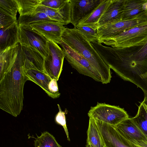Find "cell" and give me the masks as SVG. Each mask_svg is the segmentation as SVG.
Segmentation results:
<instances>
[{
    "instance_id": "1",
    "label": "cell",
    "mask_w": 147,
    "mask_h": 147,
    "mask_svg": "<svg viewBox=\"0 0 147 147\" xmlns=\"http://www.w3.org/2000/svg\"><path fill=\"white\" fill-rule=\"evenodd\" d=\"M101 55L110 68L124 80L138 86L147 85V41L125 48L103 46Z\"/></svg>"
},
{
    "instance_id": "2",
    "label": "cell",
    "mask_w": 147,
    "mask_h": 147,
    "mask_svg": "<svg viewBox=\"0 0 147 147\" xmlns=\"http://www.w3.org/2000/svg\"><path fill=\"white\" fill-rule=\"evenodd\" d=\"M26 82L20 44L15 61L10 71L0 81V108L17 117L23 108L24 88Z\"/></svg>"
},
{
    "instance_id": "3",
    "label": "cell",
    "mask_w": 147,
    "mask_h": 147,
    "mask_svg": "<svg viewBox=\"0 0 147 147\" xmlns=\"http://www.w3.org/2000/svg\"><path fill=\"white\" fill-rule=\"evenodd\" d=\"M62 40L85 58L99 74L101 83H109L112 78L111 69L85 37L76 28H66Z\"/></svg>"
},
{
    "instance_id": "4",
    "label": "cell",
    "mask_w": 147,
    "mask_h": 147,
    "mask_svg": "<svg viewBox=\"0 0 147 147\" xmlns=\"http://www.w3.org/2000/svg\"><path fill=\"white\" fill-rule=\"evenodd\" d=\"M147 41V24L131 28L98 42L112 47L125 48L141 45Z\"/></svg>"
},
{
    "instance_id": "5",
    "label": "cell",
    "mask_w": 147,
    "mask_h": 147,
    "mask_svg": "<svg viewBox=\"0 0 147 147\" xmlns=\"http://www.w3.org/2000/svg\"><path fill=\"white\" fill-rule=\"evenodd\" d=\"M147 24V10L127 20L106 24L97 29L98 42L131 28Z\"/></svg>"
},
{
    "instance_id": "6",
    "label": "cell",
    "mask_w": 147,
    "mask_h": 147,
    "mask_svg": "<svg viewBox=\"0 0 147 147\" xmlns=\"http://www.w3.org/2000/svg\"><path fill=\"white\" fill-rule=\"evenodd\" d=\"M88 115L89 118L116 126L129 118L127 112L119 106L97 102L91 107Z\"/></svg>"
},
{
    "instance_id": "7",
    "label": "cell",
    "mask_w": 147,
    "mask_h": 147,
    "mask_svg": "<svg viewBox=\"0 0 147 147\" xmlns=\"http://www.w3.org/2000/svg\"><path fill=\"white\" fill-rule=\"evenodd\" d=\"M59 44L62 48L65 58L73 68L80 74L101 82L99 74L85 58L62 40Z\"/></svg>"
},
{
    "instance_id": "8",
    "label": "cell",
    "mask_w": 147,
    "mask_h": 147,
    "mask_svg": "<svg viewBox=\"0 0 147 147\" xmlns=\"http://www.w3.org/2000/svg\"><path fill=\"white\" fill-rule=\"evenodd\" d=\"M19 43L31 47L45 58L49 54V40L30 26H19Z\"/></svg>"
},
{
    "instance_id": "9",
    "label": "cell",
    "mask_w": 147,
    "mask_h": 147,
    "mask_svg": "<svg viewBox=\"0 0 147 147\" xmlns=\"http://www.w3.org/2000/svg\"><path fill=\"white\" fill-rule=\"evenodd\" d=\"M49 54L44 58V72L52 79L58 80L63 69L65 56L58 44L48 41Z\"/></svg>"
},
{
    "instance_id": "10",
    "label": "cell",
    "mask_w": 147,
    "mask_h": 147,
    "mask_svg": "<svg viewBox=\"0 0 147 147\" xmlns=\"http://www.w3.org/2000/svg\"><path fill=\"white\" fill-rule=\"evenodd\" d=\"M95 120L106 146L108 147H144L123 137L118 131L116 126L98 120Z\"/></svg>"
},
{
    "instance_id": "11",
    "label": "cell",
    "mask_w": 147,
    "mask_h": 147,
    "mask_svg": "<svg viewBox=\"0 0 147 147\" xmlns=\"http://www.w3.org/2000/svg\"><path fill=\"white\" fill-rule=\"evenodd\" d=\"M62 23L54 21H44L32 23L29 25L48 40L57 44L62 41L61 36L66 28Z\"/></svg>"
},
{
    "instance_id": "12",
    "label": "cell",
    "mask_w": 147,
    "mask_h": 147,
    "mask_svg": "<svg viewBox=\"0 0 147 147\" xmlns=\"http://www.w3.org/2000/svg\"><path fill=\"white\" fill-rule=\"evenodd\" d=\"M102 0H69L71 23L74 28L83 18L90 14Z\"/></svg>"
},
{
    "instance_id": "13",
    "label": "cell",
    "mask_w": 147,
    "mask_h": 147,
    "mask_svg": "<svg viewBox=\"0 0 147 147\" xmlns=\"http://www.w3.org/2000/svg\"><path fill=\"white\" fill-rule=\"evenodd\" d=\"M116 127L119 133L126 139L144 147H147V137L132 118L123 121Z\"/></svg>"
},
{
    "instance_id": "14",
    "label": "cell",
    "mask_w": 147,
    "mask_h": 147,
    "mask_svg": "<svg viewBox=\"0 0 147 147\" xmlns=\"http://www.w3.org/2000/svg\"><path fill=\"white\" fill-rule=\"evenodd\" d=\"M20 47L24 71L30 69H35L44 72L45 58L42 55L31 47L20 44Z\"/></svg>"
},
{
    "instance_id": "15",
    "label": "cell",
    "mask_w": 147,
    "mask_h": 147,
    "mask_svg": "<svg viewBox=\"0 0 147 147\" xmlns=\"http://www.w3.org/2000/svg\"><path fill=\"white\" fill-rule=\"evenodd\" d=\"M19 28L18 21L11 25L0 28V52L19 43Z\"/></svg>"
},
{
    "instance_id": "16",
    "label": "cell",
    "mask_w": 147,
    "mask_h": 147,
    "mask_svg": "<svg viewBox=\"0 0 147 147\" xmlns=\"http://www.w3.org/2000/svg\"><path fill=\"white\" fill-rule=\"evenodd\" d=\"M35 12H42L45 13L52 20L66 25L71 23V6L69 0L61 8L53 9L40 5Z\"/></svg>"
},
{
    "instance_id": "17",
    "label": "cell",
    "mask_w": 147,
    "mask_h": 147,
    "mask_svg": "<svg viewBox=\"0 0 147 147\" xmlns=\"http://www.w3.org/2000/svg\"><path fill=\"white\" fill-rule=\"evenodd\" d=\"M124 0H111L98 23V28L107 24L121 20Z\"/></svg>"
},
{
    "instance_id": "18",
    "label": "cell",
    "mask_w": 147,
    "mask_h": 147,
    "mask_svg": "<svg viewBox=\"0 0 147 147\" xmlns=\"http://www.w3.org/2000/svg\"><path fill=\"white\" fill-rule=\"evenodd\" d=\"M26 81L30 80L40 87L49 96L53 98L49 86L52 79L44 72L35 69H30L24 71Z\"/></svg>"
},
{
    "instance_id": "19",
    "label": "cell",
    "mask_w": 147,
    "mask_h": 147,
    "mask_svg": "<svg viewBox=\"0 0 147 147\" xmlns=\"http://www.w3.org/2000/svg\"><path fill=\"white\" fill-rule=\"evenodd\" d=\"M18 44L0 52V81L10 71L15 61L18 53Z\"/></svg>"
},
{
    "instance_id": "20",
    "label": "cell",
    "mask_w": 147,
    "mask_h": 147,
    "mask_svg": "<svg viewBox=\"0 0 147 147\" xmlns=\"http://www.w3.org/2000/svg\"><path fill=\"white\" fill-rule=\"evenodd\" d=\"M111 1L102 0L90 14L80 21L78 25L84 26L97 29L100 19L110 5Z\"/></svg>"
},
{
    "instance_id": "21",
    "label": "cell",
    "mask_w": 147,
    "mask_h": 147,
    "mask_svg": "<svg viewBox=\"0 0 147 147\" xmlns=\"http://www.w3.org/2000/svg\"><path fill=\"white\" fill-rule=\"evenodd\" d=\"M86 147H105L103 138L94 119L89 118Z\"/></svg>"
},
{
    "instance_id": "22",
    "label": "cell",
    "mask_w": 147,
    "mask_h": 147,
    "mask_svg": "<svg viewBox=\"0 0 147 147\" xmlns=\"http://www.w3.org/2000/svg\"><path fill=\"white\" fill-rule=\"evenodd\" d=\"M147 2V0H124L121 20L129 19L143 12V4Z\"/></svg>"
},
{
    "instance_id": "23",
    "label": "cell",
    "mask_w": 147,
    "mask_h": 147,
    "mask_svg": "<svg viewBox=\"0 0 147 147\" xmlns=\"http://www.w3.org/2000/svg\"><path fill=\"white\" fill-rule=\"evenodd\" d=\"M44 21L53 20L44 13L35 12L29 14L20 16L18 22L19 26H28L32 23Z\"/></svg>"
},
{
    "instance_id": "24",
    "label": "cell",
    "mask_w": 147,
    "mask_h": 147,
    "mask_svg": "<svg viewBox=\"0 0 147 147\" xmlns=\"http://www.w3.org/2000/svg\"><path fill=\"white\" fill-rule=\"evenodd\" d=\"M36 136L34 140V147H62L54 136L48 131L42 132L40 136Z\"/></svg>"
},
{
    "instance_id": "25",
    "label": "cell",
    "mask_w": 147,
    "mask_h": 147,
    "mask_svg": "<svg viewBox=\"0 0 147 147\" xmlns=\"http://www.w3.org/2000/svg\"><path fill=\"white\" fill-rule=\"evenodd\" d=\"M131 118L147 137V106L142 102L138 107L137 114Z\"/></svg>"
},
{
    "instance_id": "26",
    "label": "cell",
    "mask_w": 147,
    "mask_h": 147,
    "mask_svg": "<svg viewBox=\"0 0 147 147\" xmlns=\"http://www.w3.org/2000/svg\"><path fill=\"white\" fill-rule=\"evenodd\" d=\"M41 0H16L20 16L32 13L40 5Z\"/></svg>"
},
{
    "instance_id": "27",
    "label": "cell",
    "mask_w": 147,
    "mask_h": 147,
    "mask_svg": "<svg viewBox=\"0 0 147 147\" xmlns=\"http://www.w3.org/2000/svg\"><path fill=\"white\" fill-rule=\"evenodd\" d=\"M90 42L98 41L97 29L82 25L76 27Z\"/></svg>"
},
{
    "instance_id": "28",
    "label": "cell",
    "mask_w": 147,
    "mask_h": 147,
    "mask_svg": "<svg viewBox=\"0 0 147 147\" xmlns=\"http://www.w3.org/2000/svg\"><path fill=\"white\" fill-rule=\"evenodd\" d=\"M0 8L9 14L16 18L18 8L16 0H0Z\"/></svg>"
},
{
    "instance_id": "29",
    "label": "cell",
    "mask_w": 147,
    "mask_h": 147,
    "mask_svg": "<svg viewBox=\"0 0 147 147\" xmlns=\"http://www.w3.org/2000/svg\"><path fill=\"white\" fill-rule=\"evenodd\" d=\"M17 21L16 18L0 8V28L11 25Z\"/></svg>"
},
{
    "instance_id": "30",
    "label": "cell",
    "mask_w": 147,
    "mask_h": 147,
    "mask_svg": "<svg viewBox=\"0 0 147 147\" xmlns=\"http://www.w3.org/2000/svg\"><path fill=\"white\" fill-rule=\"evenodd\" d=\"M57 106L59 111L55 116V121L57 124L61 125L63 127L66 135L68 140L70 141L69 133L66 125L65 112L62 111L59 104H58Z\"/></svg>"
},
{
    "instance_id": "31",
    "label": "cell",
    "mask_w": 147,
    "mask_h": 147,
    "mask_svg": "<svg viewBox=\"0 0 147 147\" xmlns=\"http://www.w3.org/2000/svg\"><path fill=\"white\" fill-rule=\"evenodd\" d=\"M67 0H41L40 5L50 8L58 9L62 7Z\"/></svg>"
},
{
    "instance_id": "32",
    "label": "cell",
    "mask_w": 147,
    "mask_h": 147,
    "mask_svg": "<svg viewBox=\"0 0 147 147\" xmlns=\"http://www.w3.org/2000/svg\"><path fill=\"white\" fill-rule=\"evenodd\" d=\"M57 81L55 79H52L49 85V89L52 94L53 98H58L60 95V93L59 92Z\"/></svg>"
},
{
    "instance_id": "33",
    "label": "cell",
    "mask_w": 147,
    "mask_h": 147,
    "mask_svg": "<svg viewBox=\"0 0 147 147\" xmlns=\"http://www.w3.org/2000/svg\"><path fill=\"white\" fill-rule=\"evenodd\" d=\"M142 9L143 11L147 10V2L144 3L142 5Z\"/></svg>"
},
{
    "instance_id": "34",
    "label": "cell",
    "mask_w": 147,
    "mask_h": 147,
    "mask_svg": "<svg viewBox=\"0 0 147 147\" xmlns=\"http://www.w3.org/2000/svg\"><path fill=\"white\" fill-rule=\"evenodd\" d=\"M142 102L147 106V97H144V100Z\"/></svg>"
},
{
    "instance_id": "35",
    "label": "cell",
    "mask_w": 147,
    "mask_h": 147,
    "mask_svg": "<svg viewBox=\"0 0 147 147\" xmlns=\"http://www.w3.org/2000/svg\"><path fill=\"white\" fill-rule=\"evenodd\" d=\"M105 147H107V146H105Z\"/></svg>"
}]
</instances>
